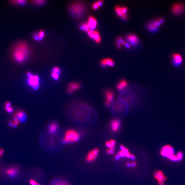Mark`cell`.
I'll list each match as a JSON object with an SVG mask.
<instances>
[{"mask_svg":"<svg viewBox=\"0 0 185 185\" xmlns=\"http://www.w3.org/2000/svg\"><path fill=\"white\" fill-rule=\"evenodd\" d=\"M29 53L28 45L25 42H21L15 46L13 52V56L17 62L24 61L27 58Z\"/></svg>","mask_w":185,"mask_h":185,"instance_id":"cell-1","label":"cell"},{"mask_svg":"<svg viewBox=\"0 0 185 185\" xmlns=\"http://www.w3.org/2000/svg\"><path fill=\"white\" fill-rule=\"evenodd\" d=\"M160 154L173 162H178L177 157L174 153V149L173 146L170 145H165L162 148Z\"/></svg>","mask_w":185,"mask_h":185,"instance_id":"cell-2","label":"cell"},{"mask_svg":"<svg viewBox=\"0 0 185 185\" xmlns=\"http://www.w3.org/2000/svg\"><path fill=\"white\" fill-rule=\"evenodd\" d=\"M85 9L84 5L80 3H75L71 5L70 7L71 14L76 18H80L83 16Z\"/></svg>","mask_w":185,"mask_h":185,"instance_id":"cell-3","label":"cell"},{"mask_svg":"<svg viewBox=\"0 0 185 185\" xmlns=\"http://www.w3.org/2000/svg\"><path fill=\"white\" fill-rule=\"evenodd\" d=\"M80 138V135L78 132L73 130H70L66 132L63 139L64 143H72L78 141Z\"/></svg>","mask_w":185,"mask_h":185,"instance_id":"cell-4","label":"cell"},{"mask_svg":"<svg viewBox=\"0 0 185 185\" xmlns=\"http://www.w3.org/2000/svg\"><path fill=\"white\" fill-rule=\"evenodd\" d=\"M20 172L19 167L13 165L7 167L4 170V175L8 178L14 179L18 177Z\"/></svg>","mask_w":185,"mask_h":185,"instance_id":"cell-5","label":"cell"},{"mask_svg":"<svg viewBox=\"0 0 185 185\" xmlns=\"http://www.w3.org/2000/svg\"><path fill=\"white\" fill-rule=\"evenodd\" d=\"M185 10V5L183 3L179 2L174 4L172 8V12L174 15L180 16Z\"/></svg>","mask_w":185,"mask_h":185,"instance_id":"cell-6","label":"cell"},{"mask_svg":"<svg viewBox=\"0 0 185 185\" xmlns=\"http://www.w3.org/2000/svg\"><path fill=\"white\" fill-rule=\"evenodd\" d=\"M164 20L163 18H160L157 19L148 24V29L151 31H155L164 23Z\"/></svg>","mask_w":185,"mask_h":185,"instance_id":"cell-7","label":"cell"},{"mask_svg":"<svg viewBox=\"0 0 185 185\" xmlns=\"http://www.w3.org/2000/svg\"><path fill=\"white\" fill-rule=\"evenodd\" d=\"M27 82L30 86L34 90H37L39 87V78L37 75H32L28 77Z\"/></svg>","mask_w":185,"mask_h":185,"instance_id":"cell-8","label":"cell"},{"mask_svg":"<svg viewBox=\"0 0 185 185\" xmlns=\"http://www.w3.org/2000/svg\"><path fill=\"white\" fill-rule=\"evenodd\" d=\"M115 10L117 15L123 20H126L128 19V16L126 15L128 11L127 8L118 6L116 7Z\"/></svg>","mask_w":185,"mask_h":185,"instance_id":"cell-9","label":"cell"},{"mask_svg":"<svg viewBox=\"0 0 185 185\" xmlns=\"http://www.w3.org/2000/svg\"><path fill=\"white\" fill-rule=\"evenodd\" d=\"M99 151V149L97 148L94 149L93 150L90 151L86 157L87 161L90 162L94 161L97 158Z\"/></svg>","mask_w":185,"mask_h":185,"instance_id":"cell-10","label":"cell"},{"mask_svg":"<svg viewBox=\"0 0 185 185\" xmlns=\"http://www.w3.org/2000/svg\"><path fill=\"white\" fill-rule=\"evenodd\" d=\"M154 177L158 182L162 181L165 183L168 179L167 176H165L161 170L155 171L154 173Z\"/></svg>","mask_w":185,"mask_h":185,"instance_id":"cell-11","label":"cell"},{"mask_svg":"<svg viewBox=\"0 0 185 185\" xmlns=\"http://www.w3.org/2000/svg\"><path fill=\"white\" fill-rule=\"evenodd\" d=\"M173 63L174 65L178 66L180 65L183 62V59L180 54L175 53L172 55Z\"/></svg>","mask_w":185,"mask_h":185,"instance_id":"cell-12","label":"cell"},{"mask_svg":"<svg viewBox=\"0 0 185 185\" xmlns=\"http://www.w3.org/2000/svg\"><path fill=\"white\" fill-rule=\"evenodd\" d=\"M87 33L89 36L94 40L97 43H99L101 42V38L98 31L89 30Z\"/></svg>","mask_w":185,"mask_h":185,"instance_id":"cell-13","label":"cell"},{"mask_svg":"<svg viewBox=\"0 0 185 185\" xmlns=\"http://www.w3.org/2000/svg\"><path fill=\"white\" fill-rule=\"evenodd\" d=\"M88 27L90 31H93L97 25V21L96 19L93 16H90L88 20V23H87Z\"/></svg>","mask_w":185,"mask_h":185,"instance_id":"cell-14","label":"cell"},{"mask_svg":"<svg viewBox=\"0 0 185 185\" xmlns=\"http://www.w3.org/2000/svg\"><path fill=\"white\" fill-rule=\"evenodd\" d=\"M126 40L130 44L132 45H135L138 43V38L134 34H130L126 37Z\"/></svg>","mask_w":185,"mask_h":185,"instance_id":"cell-15","label":"cell"},{"mask_svg":"<svg viewBox=\"0 0 185 185\" xmlns=\"http://www.w3.org/2000/svg\"><path fill=\"white\" fill-rule=\"evenodd\" d=\"M21 122H24L26 121L27 116L25 112L23 111H20L16 112L15 115Z\"/></svg>","mask_w":185,"mask_h":185,"instance_id":"cell-16","label":"cell"},{"mask_svg":"<svg viewBox=\"0 0 185 185\" xmlns=\"http://www.w3.org/2000/svg\"><path fill=\"white\" fill-rule=\"evenodd\" d=\"M121 126L120 121L118 119L112 120L111 123V127L114 132H117L119 130Z\"/></svg>","mask_w":185,"mask_h":185,"instance_id":"cell-17","label":"cell"},{"mask_svg":"<svg viewBox=\"0 0 185 185\" xmlns=\"http://www.w3.org/2000/svg\"><path fill=\"white\" fill-rule=\"evenodd\" d=\"M80 87V85L76 83H71L69 85V87L67 89V91L69 93H73L74 91L78 90Z\"/></svg>","mask_w":185,"mask_h":185,"instance_id":"cell-18","label":"cell"},{"mask_svg":"<svg viewBox=\"0 0 185 185\" xmlns=\"http://www.w3.org/2000/svg\"><path fill=\"white\" fill-rule=\"evenodd\" d=\"M101 64L103 67L109 66L113 67L115 65V62L112 59H107L102 60L101 62Z\"/></svg>","mask_w":185,"mask_h":185,"instance_id":"cell-19","label":"cell"},{"mask_svg":"<svg viewBox=\"0 0 185 185\" xmlns=\"http://www.w3.org/2000/svg\"><path fill=\"white\" fill-rule=\"evenodd\" d=\"M105 95L106 97V101H105L109 102L111 103V102L113 101L114 98V94L111 91H107L105 93Z\"/></svg>","mask_w":185,"mask_h":185,"instance_id":"cell-20","label":"cell"},{"mask_svg":"<svg viewBox=\"0 0 185 185\" xmlns=\"http://www.w3.org/2000/svg\"><path fill=\"white\" fill-rule=\"evenodd\" d=\"M50 185H70L67 182L62 179H56L52 182Z\"/></svg>","mask_w":185,"mask_h":185,"instance_id":"cell-21","label":"cell"},{"mask_svg":"<svg viewBox=\"0 0 185 185\" xmlns=\"http://www.w3.org/2000/svg\"><path fill=\"white\" fill-rule=\"evenodd\" d=\"M128 85V83L125 80H122L117 85L118 90H122L125 89Z\"/></svg>","mask_w":185,"mask_h":185,"instance_id":"cell-22","label":"cell"},{"mask_svg":"<svg viewBox=\"0 0 185 185\" xmlns=\"http://www.w3.org/2000/svg\"><path fill=\"white\" fill-rule=\"evenodd\" d=\"M58 126L57 124L53 123L51 124L49 127V131L50 133L53 134L55 133L57 130Z\"/></svg>","mask_w":185,"mask_h":185,"instance_id":"cell-23","label":"cell"},{"mask_svg":"<svg viewBox=\"0 0 185 185\" xmlns=\"http://www.w3.org/2000/svg\"><path fill=\"white\" fill-rule=\"evenodd\" d=\"M177 157L178 162H181L183 159L184 154L182 151H179L176 154Z\"/></svg>","mask_w":185,"mask_h":185,"instance_id":"cell-24","label":"cell"},{"mask_svg":"<svg viewBox=\"0 0 185 185\" xmlns=\"http://www.w3.org/2000/svg\"><path fill=\"white\" fill-rule=\"evenodd\" d=\"M14 122L13 123L12 127L13 128H16L20 123V121L18 120V119L16 118L15 116L13 117Z\"/></svg>","mask_w":185,"mask_h":185,"instance_id":"cell-25","label":"cell"},{"mask_svg":"<svg viewBox=\"0 0 185 185\" xmlns=\"http://www.w3.org/2000/svg\"><path fill=\"white\" fill-rule=\"evenodd\" d=\"M81 29L83 31H86L88 32L90 30L88 27L87 24L84 23L82 24V25L80 27Z\"/></svg>","mask_w":185,"mask_h":185,"instance_id":"cell-26","label":"cell"},{"mask_svg":"<svg viewBox=\"0 0 185 185\" xmlns=\"http://www.w3.org/2000/svg\"><path fill=\"white\" fill-rule=\"evenodd\" d=\"M105 145L108 148L110 149H112V150H115V146H113L111 143H110V141H107L105 143Z\"/></svg>","mask_w":185,"mask_h":185,"instance_id":"cell-27","label":"cell"},{"mask_svg":"<svg viewBox=\"0 0 185 185\" xmlns=\"http://www.w3.org/2000/svg\"><path fill=\"white\" fill-rule=\"evenodd\" d=\"M29 183L30 185H43L40 184L34 179H31L29 180Z\"/></svg>","mask_w":185,"mask_h":185,"instance_id":"cell-28","label":"cell"},{"mask_svg":"<svg viewBox=\"0 0 185 185\" xmlns=\"http://www.w3.org/2000/svg\"><path fill=\"white\" fill-rule=\"evenodd\" d=\"M52 76L55 80H58L59 78V74L56 73L52 72Z\"/></svg>","mask_w":185,"mask_h":185,"instance_id":"cell-29","label":"cell"},{"mask_svg":"<svg viewBox=\"0 0 185 185\" xmlns=\"http://www.w3.org/2000/svg\"><path fill=\"white\" fill-rule=\"evenodd\" d=\"M38 36L39 37V40H42L43 37L44 36V33L43 31H41L39 32V34H38Z\"/></svg>","mask_w":185,"mask_h":185,"instance_id":"cell-30","label":"cell"},{"mask_svg":"<svg viewBox=\"0 0 185 185\" xmlns=\"http://www.w3.org/2000/svg\"><path fill=\"white\" fill-rule=\"evenodd\" d=\"M52 72L59 74L60 73V70L59 68L55 67L52 70Z\"/></svg>","mask_w":185,"mask_h":185,"instance_id":"cell-31","label":"cell"},{"mask_svg":"<svg viewBox=\"0 0 185 185\" xmlns=\"http://www.w3.org/2000/svg\"><path fill=\"white\" fill-rule=\"evenodd\" d=\"M118 154L121 157H125L126 155V154L125 153V152L122 150H120Z\"/></svg>","mask_w":185,"mask_h":185,"instance_id":"cell-32","label":"cell"},{"mask_svg":"<svg viewBox=\"0 0 185 185\" xmlns=\"http://www.w3.org/2000/svg\"><path fill=\"white\" fill-rule=\"evenodd\" d=\"M107 153L108 154L110 155L114 154L115 153V150L109 148L107 150Z\"/></svg>","mask_w":185,"mask_h":185,"instance_id":"cell-33","label":"cell"},{"mask_svg":"<svg viewBox=\"0 0 185 185\" xmlns=\"http://www.w3.org/2000/svg\"><path fill=\"white\" fill-rule=\"evenodd\" d=\"M45 2V1H33L34 3L38 5L43 4Z\"/></svg>","mask_w":185,"mask_h":185,"instance_id":"cell-34","label":"cell"},{"mask_svg":"<svg viewBox=\"0 0 185 185\" xmlns=\"http://www.w3.org/2000/svg\"><path fill=\"white\" fill-rule=\"evenodd\" d=\"M97 5H98V7L99 8L103 5V1H99L96 2Z\"/></svg>","mask_w":185,"mask_h":185,"instance_id":"cell-35","label":"cell"},{"mask_svg":"<svg viewBox=\"0 0 185 185\" xmlns=\"http://www.w3.org/2000/svg\"><path fill=\"white\" fill-rule=\"evenodd\" d=\"M5 109H6L7 112L9 113H12L13 111V109L12 107L8 108Z\"/></svg>","mask_w":185,"mask_h":185,"instance_id":"cell-36","label":"cell"},{"mask_svg":"<svg viewBox=\"0 0 185 185\" xmlns=\"http://www.w3.org/2000/svg\"><path fill=\"white\" fill-rule=\"evenodd\" d=\"M13 2H16L17 4L20 5H23L25 3L26 1H13Z\"/></svg>","mask_w":185,"mask_h":185,"instance_id":"cell-37","label":"cell"},{"mask_svg":"<svg viewBox=\"0 0 185 185\" xmlns=\"http://www.w3.org/2000/svg\"><path fill=\"white\" fill-rule=\"evenodd\" d=\"M11 107V104L9 101H7L5 104V109H7L8 108Z\"/></svg>","mask_w":185,"mask_h":185,"instance_id":"cell-38","label":"cell"},{"mask_svg":"<svg viewBox=\"0 0 185 185\" xmlns=\"http://www.w3.org/2000/svg\"><path fill=\"white\" fill-rule=\"evenodd\" d=\"M119 40V41L120 44L121 45H124V43L125 42L122 37H119L118 38Z\"/></svg>","mask_w":185,"mask_h":185,"instance_id":"cell-39","label":"cell"},{"mask_svg":"<svg viewBox=\"0 0 185 185\" xmlns=\"http://www.w3.org/2000/svg\"><path fill=\"white\" fill-rule=\"evenodd\" d=\"M131 167L133 168L136 167L137 165V163L135 161H132L131 162Z\"/></svg>","mask_w":185,"mask_h":185,"instance_id":"cell-40","label":"cell"},{"mask_svg":"<svg viewBox=\"0 0 185 185\" xmlns=\"http://www.w3.org/2000/svg\"><path fill=\"white\" fill-rule=\"evenodd\" d=\"M92 8L94 10H96L98 9L99 7L95 2L94 4L93 5H92Z\"/></svg>","mask_w":185,"mask_h":185,"instance_id":"cell-41","label":"cell"},{"mask_svg":"<svg viewBox=\"0 0 185 185\" xmlns=\"http://www.w3.org/2000/svg\"><path fill=\"white\" fill-rule=\"evenodd\" d=\"M4 150L3 148H0V156L2 157L4 155Z\"/></svg>","mask_w":185,"mask_h":185,"instance_id":"cell-42","label":"cell"},{"mask_svg":"<svg viewBox=\"0 0 185 185\" xmlns=\"http://www.w3.org/2000/svg\"><path fill=\"white\" fill-rule=\"evenodd\" d=\"M123 45L125 46L126 48H130L131 46L130 45V44L128 43L125 42V43H124Z\"/></svg>","mask_w":185,"mask_h":185,"instance_id":"cell-43","label":"cell"},{"mask_svg":"<svg viewBox=\"0 0 185 185\" xmlns=\"http://www.w3.org/2000/svg\"><path fill=\"white\" fill-rule=\"evenodd\" d=\"M120 157H121L119 155V154L118 153L116 155L115 157V159L116 160H118V159H120Z\"/></svg>","mask_w":185,"mask_h":185,"instance_id":"cell-44","label":"cell"},{"mask_svg":"<svg viewBox=\"0 0 185 185\" xmlns=\"http://www.w3.org/2000/svg\"><path fill=\"white\" fill-rule=\"evenodd\" d=\"M110 141L113 146H115L116 144V142L115 140H111Z\"/></svg>","mask_w":185,"mask_h":185,"instance_id":"cell-45","label":"cell"},{"mask_svg":"<svg viewBox=\"0 0 185 185\" xmlns=\"http://www.w3.org/2000/svg\"><path fill=\"white\" fill-rule=\"evenodd\" d=\"M136 158V156L133 154H131L130 159L132 160H134Z\"/></svg>","mask_w":185,"mask_h":185,"instance_id":"cell-46","label":"cell"},{"mask_svg":"<svg viewBox=\"0 0 185 185\" xmlns=\"http://www.w3.org/2000/svg\"><path fill=\"white\" fill-rule=\"evenodd\" d=\"M126 148L123 145L121 144L120 145V149L121 150H123L125 149Z\"/></svg>","mask_w":185,"mask_h":185,"instance_id":"cell-47","label":"cell"},{"mask_svg":"<svg viewBox=\"0 0 185 185\" xmlns=\"http://www.w3.org/2000/svg\"><path fill=\"white\" fill-rule=\"evenodd\" d=\"M34 38L36 40H37V41L39 40V37H38V35H35L34 36Z\"/></svg>","mask_w":185,"mask_h":185,"instance_id":"cell-48","label":"cell"},{"mask_svg":"<svg viewBox=\"0 0 185 185\" xmlns=\"http://www.w3.org/2000/svg\"><path fill=\"white\" fill-rule=\"evenodd\" d=\"M126 165L128 167H131V162H127Z\"/></svg>","mask_w":185,"mask_h":185,"instance_id":"cell-49","label":"cell"},{"mask_svg":"<svg viewBox=\"0 0 185 185\" xmlns=\"http://www.w3.org/2000/svg\"><path fill=\"white\" fill-rule=\"evenodd\" d=\"M159 185H165L164 182L162 181L158 182Z\"/></svg>","mask_w":185,"mask_h":185,"instance_id":"cell-50","label":"cell"},{"mask_svg":"<svg viewBox=\"0 0 185 185\" xmlns=\"http://www.w3.org/2000/svg\"><path fill=\"white\" fill-rule=\"evenodd\" d=\"M117 47L118 48L120 49L121 48V44H117Z\"/></svg>","mask_w":185,"mask_h":185,"instance_id":"cell-51","label":"cell"},{"mask_svg":"<svg viewBox=\"0 0 185 185\" xmlns=\"http://www.w3.org/2000/svg\"><path fill=\"white\" fill-rule=\"evenodd\" d=\"M9 125L10 126H13V123L12 122H10L9 123Z\"/></svg>","mask_w":185,"mask_h":185,"instance_id":"cell-52","label":"cell"},{"mask_svg":"<svg viewBox=\"0 0 185 185\" xmlns=\"http://www.w3.org/2000/svg\"><path fill=\"white\" fill-rule=\"evenodd\" d=\"M1 157L0 156V159H1Z\"/></svg>","mask_w":185,"mask_h":185,"instance_id":"cell-53","label":"cell"}]
</instances>
